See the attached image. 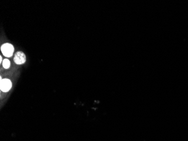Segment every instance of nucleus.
<instances>
[{
    "instance_id": "obj_2",
    "label": "nucleus",
    "mask_w": 188,
    "mask_h": 141,
    "mask_svg": "<svg viewBox=\"0 0 188 141\" xmlns=\"http://www.w3.org/2000/svg\"><path fill=\"white\" fill-rule=\"evenodd\" d=\"M12 84L10 80L3 79L1 80V90L4 92H7L10 89Z\"/></svg>"
},
{
    "instance_id": "obj_5",
    "label": "nucleus",
    "mask_w": 188,
    "mask_h": 141,
    "mask_svg": "<svg viewBox=\"0 0 188 141\" xmlns=\"http://www.w3.org/2000/svg\"><path fill=\"white\" fill-rule=\"evenodd\" d=\"M0 62H2V57H1H1H0Z\"/></svg>"
},
{
    "instance_id": "obj_3",
    "label": "nucleus",
    "mask_w": 188,
    "mask_h": 141,
    "mask_svg": "<svg viewBox=\"0 0 188 141\" xmlns=\"http://www.w3.org/2000/svg\"><path fill=\"white\" fill-rule=\"evenodd\" d=\"M14 60L15 63L18 64H21L25 63L26 60L25 54L21 51H18L15 54Z\"/></svg>"
},
{
    "instance_id": "obj_1",
    "label": "nucleus",
    "mask_w": 188,
    "mask_h": 141,
    "mask_svg": "<svg viewBox=\"0 0 188 141\" xmlns=\"http://www.w3.org/2000/svg\"><path fill=\"white\" fill-rule=\"evenodd\" d=\"M1 51L5 56L10 57L14 52V47L10 44H5L1 46Z\"/></svg>"
},
{
    "instance_id": "obj_4",
    "label": "nucleus",
    "mask_w": 188,
    "mask_h": 141,
    "mask_svg": "<svg viewBox=\"0 0 188 141\" xmlns=\"http://www.w3.org/2000/svg\"><path fill=\"white\" fill-rule=\"evenodd\" d=\"M2 65H3V67L5 68H9V67H10V61L7 59H4V61H3V63H2Z\"/></svg>"
}]
</instances>
